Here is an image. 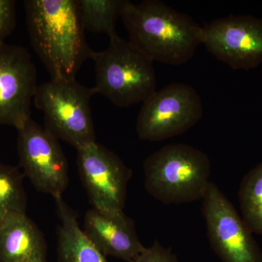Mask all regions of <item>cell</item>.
<instances>
[{
    "instance_id": "cell-8",
    "label": "cell",
    "mask_w": 262,
    "mask_h": 262,
    "mask_svg": "<svg viewBox=\"0 0 262 262\" xmlns=\"http://www.w3.org/2000/svg\"><path fill=\"white\" fill-rule=\"evenodd\" d=\"M208 239L222 262H262V252L227 196L211 182L203 198Z\"/></svg>"
},
{
    "instance_id": "cell-18",
    "label": "cell",
    "mask_w": 262,
    "mask_h": 262,
    "mask_svg": "<svg viewBox=\"0 0 262 262\" xmlns=\"http://www.w3.org/2000/svg\"><path fill=\"white\" fill-rule=\"evenodd\" d=\"M16 2L0 0V46L13 33L16 27Z\"/></svg>"
},
{
    "instance_id": "cell-12",
    "label": "cell",
    "mask_w": 262,
    "mask_h": 262,
    "mask_svg": "<svg viewBox=\"0 0 262 262\" xmlns=\"http://www.w3.org/2000/svg\"><path fill=\"white\" fill-rule=\"evenodd\" d=\"M84 232L105 256L134 261L145 247L134 222L122 211H104L93 207L86 212Z\"/></svg>"
},
{
    "instance_id": "cell-10",
    "label": "cell",
    "mask_w": 262,
    "mask_h": 262,
    "mask_svg": "<svg viewBox=\"0 0 262 262\" xmlns=\"http://www.w3.org/2000/svg\"><path fill=\"white\" fill-rule=\"evenodd\" d=\"M202 27V45L219 61L244 70L262 63L261 18L231 15Z\"/></svg>"
},
{
    "instance_id": "cell-17",
    "label": "cell",
    "mask_w": 262,
    "mask_h": 262,
    "mask_svg": "<svg viewBox=\"0 0 262 262\" xmlns=\"http://www.w3.org/2000/svg\"><path fill=\"white\" fill-rule=\"evenodd\" d=\"M24 176L18 168L0 164V220L10 212L26 213Z\"/></svg>"
},
{
    "instance_id": "cell-19",
    "label": "cell",
    "mask_w": 262,
    "mask_h": 262,
    "mask_svg": "<svg viewBox=\"0 0 262 262\" xmlns=\"http://www.w3.org/2000/svg\"><path fill=\"white\" fill-rule=\"evenodd\" d=\"M131 262H178L171 250L163 247L158 242L146 248L142 253Z\"/></svg>"
},
{
    "instance_id": "cell-2",
    "label": "cell",
    "mask_w": 262,
    "mask_h": 262,
    "mask_svg": "<svg viewBox=\"0 0 262 262\" xmlns=\"http://www.w3.org/2000/svg\"><path fill=\"white\" fill-rule=\"evenodd\" d=\"M120 18L128 42L152 62L184 64L203 42V27L159 0H126Z\"/></svg>"
},
{
    "instance_id": "cell-4",
    "label": "cell",
    "mask_w": 262,
    "mask_h": 262,
    "mask_svg": "<svg viewBox=\"0 0 262 262\" xmlns=\"http://www.w3.org/2000/svg\"><path fill=\"white\" fill-rule=\"evenodd\" d=\"M96 80L94 89L113 104L126 108L143 103L157 91L153 62L118 34L107 48L92 51Z\"/></svg>"
},
{
    "instance_id": "cell-3",
    "label": "cell",
    "mask_w": 262,
    "mask_h": 262,
    "mask_svg": "<svg viewBox=\"0 0 262 262\" xmlns=\"http://www.w3.org/2000/svg\"><path fill=\"white\" fill-rule=\"evenodd\" d=\"M144 187L164 204L203 199L211 181V165L206 153L185 144H169L144 163Z\"/></svg>"
},
{
    "instance_id": "cell-15",
    "label": "cell",
    "mask_w": 262,
    "mask_h": 262,
    "mask_svg": "<svg viewBox=\"0 0 262 262\" xmlns=\"http://www.w3.org/2000/svg\"><path fill=\"white\" fill-rule=\"evenodd\" d=\"M126 0H77L79 14L84 30L117 34L116 23L121 17Z\"/></svg>"
},
{
    "instance_id": "cell-6",
    "label": "cell",
    "mask_w": 262,
    "mask_h": 262,
    "mask_svg": "<svg viewBox=\"0 0 262 262\" xmlns=\"http://www.w3.org/2000/svg\"><path fill=\"white\" fill-rule=\"evenodd\" d=\"M203 116V103L196 90L175 82L157 90L142 103L136 133L141 140L163 141L184 134Z\"/></svg>"
},
{
    "instance_id": "cell-14",
    "label": "cell",
    "mask_w": 262,
    "mask_h": 262,
    "mask_svg": "<svg viewBox=\"0 0 262 262\" xmlns=\"http://www.w3.org/2000/svg\"><path fill=\"white\" fill-rule=\"evenodd\" d=\"M60 219L58 229V256L59 262H108L80 229L77 214L67 206L62 196L55 198Z\"/></svg>"
},
{
    "instance_id": "cell-7",
    "label": "cell",
    "mask_w": 262,
    "mask_h": 262,
    "mask_svg": "<svg viewBox=\"0 0 262 262\" xmlns=\"http://www.w3.org/2000/svg\"><path fill=\"white\" fill-rule=\"evenodd\" d=\"M17 148L24 175L39 192L62 196L69 184L67 158L58 139L29 119L19 128Z\"/></svg>"
},
{
    "instance_id": "cell-16",
    "label": "cell",
    "mask_w": 262,
    "mask_h": 262,
    "mask_svg": "<svg viewBox=\"0 0 262 262\" xmlns=\"http://www.w3.org/2000/svg\"><path fill=\"white\" fill-rule=\"evenodd\" d=\"M239 201L245 223L252 233L262 234V162L245 176Z\"/></svg>"
},
{
    "instance_id": "cell-5",
    "label": "cell",
    "mask_w": 262,
    "mask_h": 262,
    "mask_svg": "<svg viewBox=\"0 0 262 262\" xmlns=\"http://www.w3.org/2000/svg\"><path fill=\"white\" fill-rule=\"evenodd\" d=\"M96 94L76 78L51 79L37 86L34 102L44 116V127L76 149L96 142L91 98Z\"/></svg>"
},
{
    "instance_id": "cell-1",
    "label": "cell",
    "mask_w": 262,
    "mask_h": 262,
    "mask_svg": "<svg viewBox=\"0 0 262 262\" xmlns=\"http://www.w3.org/2000/svg\"><path fill=\"white\" fill-rule=\"evenodd\" d=\"M24 5L31 45L51 79L76 78L93 51L77 0H26Z\"/></svg>"
},
{
    "instance_id": "cell-13",
    "label": "cell",
    "mask_w": 262,
    "mask_h": 262,
    "mask_svg": "<svg viewBox=\"0 0 262 262\" xmlns=\"http://www.w3.org/2000/svg\"><path fill=\"white\" fill-rule=\"evenodd\" d=\"M44 235L26 213L10 212L0 220V262H47Z\"/></svg>"
},
{
    "instance_id": "cell-9",
    "label": "cell",
    "mask_w": 262,
    "mask_h": 262,
    "mask_svg": "<svg viewBox=\"0 0 262 262\" xmlns=\"http://www.w3.org/2000/svg\"><path fill=\"white\" fill-rule=\"evenodd\" d=\"M77 168L94 208L122 211L132 171L113 151L94 142L77 149Z\"/></svg>"
},
{
    "instance_id": "cell-11",
    "label": "cell",
    "mask_w": 262,
    "mask_h": 262,
    "mask_svg": "<svg viewBox=\"0 0 262 262\" xmlns=\"http://www.w3.org/2000/svg\"><path fill=\"white\" fill-rule=\"evenodd\" d=\"M37 70L25 48L0 46V125L20 128L31 118Z\"/></svg>"
}]
</instances>
